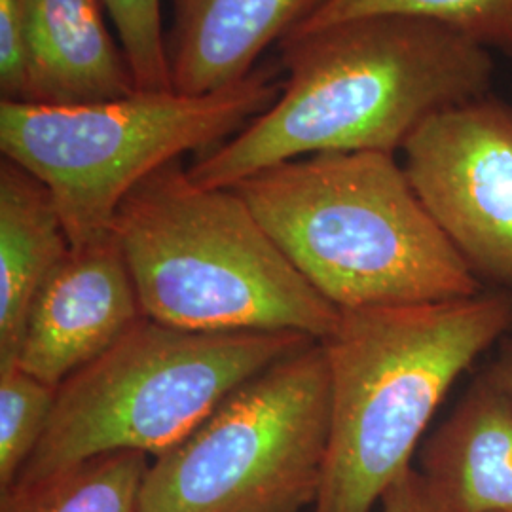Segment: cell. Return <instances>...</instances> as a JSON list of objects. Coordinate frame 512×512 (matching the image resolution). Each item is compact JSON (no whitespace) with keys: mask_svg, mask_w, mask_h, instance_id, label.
I'll return each instance as SVG.
<instances>
[{"mask_svg":"<svg viewBox=\"0 0 512 512\" xmlns=\"http://www.w3.org/2000/svg\"><path fill=\"white\" fill-rule=\"evenodd\" d=\"M313 342L298 332H198L143 317L57 387L46 433L14 484L109 452L158 458L236 387Z\"/></svg>","mask_w":512,"mask_h":512,"instance_id":"6","label":"cell"},{"mask_svg":"<svg viewBox=\"0 0 512 512\" xmlns=\"http://www.w3.org/2000/svg\"><path fill=\"white\" fill-rule=\"evenodd\" d=\"M285 80L270 109L188 167L207 188L329 152L403 150L431 116L490 93L492 52L408 16H370L293 33L279 44Z\"/></svg>","mask_w":512,"mask_h":512,"instance_id":"1","label":"cell"},{"mask_svg":"<svg viewBox=\"0 0 512 512\" xmlns=\"http://www.w3.org/2000/svg\"><path fill=\"white\" fill-rule=\"evenodd\" d=\"M482 372L512 403V329L497 342L494 359Z\"/></svg>","mask_w":512,"mask_h":512,"instance_id":"20","label":"cell"},{"mask_svg":"<svg viewBox=\"0 0 512 512\" xmlns=\"http://www.w3.org/2000/svg\"><path fill=\"white\" fill-rule=\"evenodd\" d=\"M150 459L109 452L0 492V512H141Z\"/></svg>","mask_w":512,"mask_h":512,"instance_id":"14","label":"cell"},{"mask_svg":"<svg viewBox=\"0 0 512 512\" xmlns=\"http://www.w3.org/2000/svg\"><path fill=\"white\" fill-rule=\"evenodd\" d=\"M330 376L313 342L236 387L148 467L141 512H300L315 503Z\"/></svg>","mask_w":512,"mask_h":512,"instance_id":"7","label":"cell"},{"mask_svg":"<svg viewBox=\"0 0 512 512\" xmlns=\"http://www.w3.org/2000/svg\"><path fill=\"white\" fill-rule=\"evenodd\" d=\"M112 232L152 321L198 332H298L317 342L338 325L340 310L238 192L194 183L181 160L129 192Z\"/></svg>","mask_w":512,"mask_h":512,"instance_id":"4","label":"cell"},{"mask_svg":"<svg viewBox=\"0 0 512 512\" xmlns=\"http://www.w3.org/2000/svg\"><path fill=\"white\" fill-rule=\"evenodd\" d=\"M139 90H173L162 0H103Z\"/></svg>","mask_w":512,"mask_h":512,"instance_id":"17","label":"cell"},{"mask_svg":"<svg viewBox=\"0 0 512 512\" xmlns=\"http://www.w3.org/2000/svg\"><path fill=\"white\" fill-rule=\"evenodd\" d=\"M380 505L382 512H446L416 467L406 469L389 486Z\"/></svg>","mask_w":512,"mask_h":512,"instance_id":"19","label":"cell"},{"mask_svg":"<svg viewBox=\"0 0 512 512\" xmlns=\"http://www.w3.org/2000/svg\"><path fill=\"white\" fill-rule=\"evenodd\" d=\"M283 80L256 69L207 95L137 90L74 107L0 101L2 158L44 184L71 247L112 232L129 192L186 152H207L270 109Z\"/></svg>","mask_w":512,"mask_h":512,"instance_id":"5","label":"cell"},{"mask_svg":"<svg viewBox=\"0 0 512 512\" xmlns=\"http://www.w3.org/2000/svg\"><path fill=\"white\" fill-rule=\"evenodd\" d=\"M234 190L338 310L437 304L482 291L395 154H315L264 169Z\"/></svg>","mask_w":512,"mask_h":512,"instance_id":"2","label":"cell"},{"mask_svg":"<svg viewBox=\"0 0 512 512\" xmlns=\"http://www.w3.org/2000/svg\"><path fill=\"white\" fill-rule=\"evenodd\" d=\"M512 329V293L340 310L321 346L330 376L329 448L311 512H372L440 403Z\"/></svg>","mask_w":512,"mask_h":512,"instance_id":"3","label":"cell"},{"mask_svg":"<svg viewBox=\"0 0 512 512\" xmlns=\"http://www.w3.org/2000/svg\"><path fill=\"white\" fill-rule=\"evenodd\" d=\"M420 473L446 512H512V403L484 372L425 440Z\"/></svg>","mask_w":512,"mask_h":512,"instance_id":"11","label":"cell"},{"mask_svg":"<svg viewBox=\"0 0 512 512\" xmlns=\"http://www.w3.org/2000/svg\"><path fill=\"white\" fill-rule=\"evenodd\" d=\"M370 16L427 19L490 52L512 55V0H327L293 33Z\"/></svg>","mask_w":512,"mask_h":512,"instance_id":"15","label":"cell"},{"mask_svg":"<svg viewBox=\"0 0 512 512\" xmlns=\"http://www.w3.org/2000/svg\"><path fill=\"white\" fill-rule=\"evenodd\" d=\"M403 154L410 183L467 268L512 293V105L486 93L442 110Z\"/></svg>","mask_w":512,"mask_h":512,"instance_id":"8","label":"cell"},{"mask_svg":"<svg viewBox=\"0 0 512 512\" xmlns=\"http://www.w3.org/2000/svg\"><path fill=\"white\" fill-rule=\"evenodd\" d=\"M33 105L74 107L137 92L103 0H23Z\"/></svg>","mask_w":512,"mask_h":512,"instance_id":"12","label":"cell"},{"mask_svg":"<svg viewBox=\"0 0 512 512\" xmlns=\"http://www.w3.org/2000/svg\"><path fill=\"white\" fill-rule=\"evenodd\" d=\"M71 241L50 190L33 173L0 164V368L16 365L27 315Z\"/></svg>","mask_w":512,"mask_h":512,"instance_id":"13","label":"cell"},{"mask_svg":"<svg viewBox=\"0 0 512 512\" xmlns=\"http://www.w3.org/2000/svg\"><path fill=\"white\" fill-rule=\"evenodd\" d=\"M0 101L29 103L31 57L23 0H0Z\"/></svg>","mask_w":512,"mask_h":512,"instance_id":"18","label":"cell"},{"mask_svg":"<svg viewBox=\"0 0 512 512\" xmlns=\"http://www.w3.org/2000/svg\"><path fill=\"white\" fill-rule=\"evenodd\" d=\"M57 387L21 366L0 368V492L8 490L27 461L54 412Z\"/></svg>","mask_w":512,"mask_h":512,"instance_id":"16","label":"cell"},{"mask_svg":"<svg viewBox=\"0 0 512 512\" xmlns=\"http://www.w3.org/2000/svg\"><path fill=\"white\" fill-rule=\"evenodd\" d=\"M143 317L128 260L110 232L73 247L44 281L27 315L16 365L59 387Z\"/></svg>","mask_w":512,"mask_h":512,"instance_id":"9","label":"cell"},{"mask_svg":"<svg viewBox=\"0 0 512 512\" xmlns=\"http://www.w3.org/2000/svg\"><path fill=\"white\" fill-rule=\"evenodd\" d=\"M327 0H173L167 42L171 88L207 95L255 73L256 59L281 44Z\"/></svg>","mask_w":512,"mask_h":512,"instance_id":"10","label":"cell"}]
</instances>
